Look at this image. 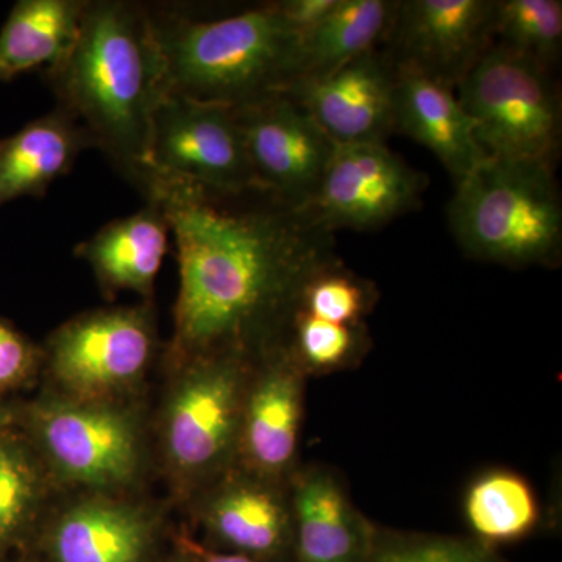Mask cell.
I'll list each match as a JSON object with an SVG mask.
<instances>
[{
	"label": "cell",
	"instance_id": "6da1fadb",
	"mask_svg": "<svg viewBox=\"0 0 562 562\" xmlns=\"http://www.w3.org/2000/svg\"><path fill=\"white\" fill-rule=\"evenodd\" d=\"M165 211L180 290L166 362L213 351L257 355L279 341L303 284L338 260L333 233L260 188L225 192L150 179Z\"/></svg>",
	"mask_w": 562,
	"mask_h": 562
},
{
	"label": "cell",
	"instance_id": "7a4b0ae2",
	"mask_svg": "<svg viewBox=\"0 0 562 562\" xmlns=\"http://www.w3.org/2000/svg\"><path fill=\"white\" fill-rule=\"evenodd\" d=\"M44 77L91 149L139 190L149 176L155 110L169 92L147 3L87 0L76 43Z\"/></svg>",
	"mask_w": 562,
	"mask_h": 562
},
{
	"label": "cell",
	"instance_id": "3957f363",
	"mask_svg": "<svg viewBox=\"0 0 562 562\" xmlns=\"http://www.w3.org/2000/svg\"><path fill=\"white\" fill-rule=\"evenodd\" d=\"M169 92L241 109L301 76L302 36L277 2L203 16L181 3H147Z\"/></svg>",
	"mask_w": 562,
	"mask_h": 562
},
{
	"label": "cell",
	"instance_id": "277c9868",
	"mask_svg": "<svg viewBox=\"0 0 562 562\" xmlns=\"http://www.w3.org/2000/svg\"><path fill=\"white\" fill-rule=\"evenodd\" d=\"M447 220L472 260L554 268L562 258V201L553 166L487 157L458 180Z\"/></svg>",
	"mask_w": 562,
	"mask_h": 562
},
{
	"label": "cell",
	"instance_id": "5b68a950",
	"mask_svg": "<svg viewBox=\"0 0 562 562\" xmlns=\"http://www.w3.org/2000/svg\"><path fill=\"white\" fill-rule=\"evenodd\" d=\"M251 364L243 351H213L171 362L158 413L162 471L190 503L238 461L244 395Z\"/></svg>",
	"mask_w": 562,
	"mask_h": 562
},
{
	"label": "cell",
	"instance_id": "8992f818",
	"mask_svg": "<svg viewBox=\"0 0 562 562\" xmlns=\"http://www.w3.org/2000/svg\"><path fill=\"white\" fill-rule=\"evenodd\" d=\"M18 428L63 490L128 494L146 473V428L132 402L74 401L44 390L20 401Z\"/></svg>",
	"mask_w": 562,
	"mask_h": 562
},
{
	"label": "cell",
	"instance_id": "52a82bcc",
	"mask_svg": "<svg viewBox=\"0 0 562 562\" xmlns=\"http://www.w3.org/2000/svg\"><path fill=\"white\" fill-rule=\"evenodd\" d=\"M151 302L94 310L66 321L43 346L46 390L83 402H132L157 358Z\"/></svg>",
	"mask_w": 562,
	"mask_h": 562
},
{
	"label": "cell",
	"instance_id": "ba28073f",
	"mask_svg": "<svg viewBox=\"0 0 562 562\" xmlns=\"http://www.w3.org/2000/svg\"><path fill=\"white\" fill-rule=\"evenodd\" d=\"M457 95L490 157L553 166L561 147V95L550 70L492 44Z\"/></svg>",
	"mask_w": 562,
	"mask_h": 562
},
{
	"label": "cell",
	"instance_id": "9c48e42d",
	"mask_svg": "<svg viewBox=\"0 0 562 562\" xmlns=\"http://www.w3.org/2000/svg\"><path fill=\"white\" fill-rule=\"evenodd\" d=\"M150 179L225 192L258 188L235 109L168 92L151 121Z\"/></svg>",
	"mask_w": 562,
	"mask_h": 562
},
{
	"label": "cell",
	"instance_id": "30bf717a",
	"mask_svg": "<svg viewBox=\"0 0 562 562\" xmlns=\"http://www.w3.org/2000/svg\"><path fill=\"white\" fill-rule=\"evenodd\" d=\"M428 177L384 144L336 146L312 201L301 210L316 227L373 231L419 209Z\"/></svg>",
	"mask_w": 562,
	"mask_h": 562
},
{
	"label": "cell",
	"instance_id": "8fae6325",
	"mask_svg": "<svg viewBox=\"0 0 562 562\" xmlns=\"http://www.w3.org/2000/svg\"><path fill=\"white\" fill-rule=\"evenodd\" d=\"M162 549L165 525L150 506L128 494H80L47 513L29 553L43 562H162Z\"/></svg>",
	"mask_w": 562,
	"mask_h": 562
},
{
	"label": "cell",
	"instance_id": "7c38bea8",
	"mask_svg": "<svg viewBox=\"0 0 562 562\" xmlns=\"http://www.w3.org/2000/svg\"><path fill=\"white\" fill-rule=\"evenodd\" d=\"M235 111L255 183L301 210L312 201L338 144L284 91Z\"/></svg>",
	"mask_w": 562,
	"mask_h": 562
},
{
	"label": "cell",
	"instance_id": "4fadbf2b",
	"mask_svg": "<svg viewBox=\"0 0 562 562\" xmlns=\"http://www.w3.org/2000/svg\"><path fill=\"white\" fill-rule=\"evenodd\" d=\"M308 376L279 346L251 357L236 465L288 484L301 468V432Z\"/></svg>",
	"mask_w": 562,
	"mask_h": 562
},
{
	"label": "cell",
	"instance_id": "5bb4252c",
	"mask_svg": "<svg viewBox=\"0 0 562 562\" xmlns=\"http://www.w3.org/2000/svg\"><path fill=\"white\" fill-rule=\"evenodd\" d=\"M495 0L397 2L390 40L391 61L419 70L457 91L494 40Z\"/></svg>",
	"mask_w": 562,
	"mask_h": 562
},
{
	"label": "cell",
	"instance_id": "9a60e30c",
	"mask_svg": "<svg viewBox=\"0 0 562 562\" xmlns=\"http://www.w3.org/2000/svg\"><path fill=\"white\" fill-rule=\"evenodd\" d=\"M190 503L211 549L260 562H292L288 484L235 465Z\"/></svg>",
	"mask_w": 562,
	"mask_h": 562
},
{
	"label": "cell",
	"instance_id": "2e32d148",
	"mask_svg": "<svg viewBox=\"0 0 562 562\" xmlns=\"http://www.w3.org/2000/svg\"><path fill=\"white\" fill-rule=\"evenodd\" d=\"M338 146L384 144L395 132V68L372 50L339 68L301 77L284 90Z\"/></svg>",
	"mask_w": 562,
	"mask_h": 562
},
{
	"label": "cell",
	"instance_id": "e0dca14e",
	"mask_svg": "<svg viewBox=\"0 0 562 562\" xmlns=\"http://www.w3.org/2000/svg\"><path fill=\"white\" fill-rule=\"evenodd\" d=\"M290 497L292 562H371L376 524L351 501L338 472L302 464Z\"/></svg>",
	"mask_w": 562,
	"mask_h": 562
},
{
	"label": "cell",
	"instance_id": "ac0fdd59",
	"mask_svg": "<svg viewBox=\"0 0 562 562\" xmlns=\"http://www.w3.org/2000/svg\"><path fill=\"white\" fill-rule=\"evenodd\" d=\"M394 68L395 131L427 147L457 183L490 157L476 139L475 124L452 88L408 66Z\"/></svg>",
	"mask_w": 562,
	"mask_h": 562
},
{
	"label": "cell",
	"instance_id": "d6986e66",
	"mask_svg": "<svg viewBox=\"0 0 562 562\" xmlns=\"http://www.w3.org/2000/svg\"><path fill=\"white\" fill-rule=\"evenodd\" d=\"M171 235L161 206L146 202L144 209L109 222L90 239L77 244L76 257L90 265L106 297L131 291L151 302Z\"/></svg>",
	"mask_w": 562,
	"mask_h": 562
},
{
	"label": "cell",
	"instance_id": "ffe728a7",
	"mask_svg": "<svg viewBox=\"0 0 562 562\" xmlns=\"http://www.w3.org/2000/svg\"><path fill=\"white\" fill-rule=\"evenodd\" d=\"M87 149V133L58 106L0 139V209L18 199L44 198Z\"/></svg>",
	"mask_w": 562,
	"mask_h": 562
},
{
	"label": "cell",
	"instance_id": "44dd1931",
	"mask_svg": "<svg viewBox=\"0 0 562 562\" xmlns=\"http://www.w3.org/2000/svg\"><path fill=\"white\" fill-rule=\"evenodd\" d=\"M57 490L18 427L0 431V562L29 552Z\"/></svg>",
	"mask_w": 562,
	"mask_h": 562
},
{
	"label": "cell",
	"instance_id": "7402d4cb",
	"mask_svg": "<svg viewBox=\"0 0 562 562\" xmlns=\"http://www.w3.org/2000/svg\"><path fill=\"white\" fill-rule=\"evenodd\" d=\"M87 0H20L0 31V69L11 77L50 68L79 36Z\"/></svg>",
	"mask_w": 562,
	"mask_h": 562
},
{
	"label": "cell",
	"instance_id": "603a6c76",
	"mask_svg": "<svg viewBox=\"0 0 562 562\" xmlns=\"http://www.w3.org/2000/svg\"><path fill=\"white\" fill-rule=\"evenodd\" d=\"M462 509L473 539L492 549L527 538L541 524L538 495L509 469H491L472 480Z\"/></svg>",
	"mask_w": 562,
	"mask_h": 562
},
{
	"label": "cell",
	"instance_id": "cb8c5ba5",
	"mask_svg": "<svg viewBox=\"0 0 562 562\" xmlns=\"http://www.w3.org/2000/svg\"><path fill=\"white\" fill-rule=\"evenodd\" d=\"M395 10L397 2L390 0H338L327 20L303 38L299 79L328 72L375 50L391 31Z\"/></svg>",
	"mask_w": 562,
	"mask_h": 562
},
{
	"label": "cell",
	"instance_id": "d4e9b609",
	"mask_svg": "<svg viewBox=\"0 0 562 562\" xmlns=\"http://www.w3.org/2000/svg\"><path fill=\"white\" fill-rule=\"evenodd\" d=\"M276 344L310 379L357 368L371 349V335L366 324H338L294 310Z\"/></svg>",
	"mask_w": 562,
	"mask_h": 562
},
{
	"label": "cell",
	"instance_id": "484cf974",
	"mask_svg": "<svg viewBox=\"0 0 562 562\" xmlns=\"http://www.w3.org/2000/svg\"><path fill=\"white\" fill-rule=\"evenodd\" d=\"M494 36L508 47L549 69L562 47L560 0H495Z\"/></svg>",
	"mask_w": 562,
	"mask_h": 562
},
{
	"label": "cell",
	"instance_id": "4316f807",
	"mask_svg": "<svg viewBox=\"0 0 562 562\" xmlns=\"http://www.w3.org/2000/svg\"><path fill=\"white\" fill-rule=\"evenodd\" d=\"M376 301L375 284L336 260L313 273L303 284L294 310L338 324H364Z\"/></svg>",
	"mask_w": 562,
	"mask_h": 562
},
{
	"label": "cell",
	"instance_id": "83f0119b",
	"mask_svg": "<svg viewBox=\"0 0 562 562\" xmlns=\"http://www.w3.org/2000/svg\"><path fill=\"white\" fill-rule=\"evenodd\" d=\"M371 562H508L473 538L392 530L375 525Z\"/></svg>",
	"mask_w": 562,
	"mask_h": 562
},
{
	"label": "cell",
	"instance_id": "f1b7e54d",
	"mask_svg": "<svg viewBox=\"0 0 562 562\" xmlns=\"http://www.w3.org/2000/svg\"><path fill=\"white\" fill-rule=\"evenodd\" d=\"M43 371V346L0 316V401L29 390Z\"/></svg>",
	"mask_w": 562,
	"mask_h": 562
},
{
	"label": "cell",
	"instance_id": "f546056e",
	"mask_svg": "<svg viewBox=\"0 0 562 562\" xmlns=\"http://www.w3.org/2000/svg\"><path fill=\"white\" fill-rule=\"evenodd\" d=\"M336 3L338 0H280L277 7L288 24L305 38L327 20Z\"/></svg>",
	"mask_w": 562,
	"mask_h": 562
},
{
	"label": "cell",
	"instance_id": "4dcf8cb0",
	"mask_svg": "<svg viewBox=\"0 0 562 562\" xmlns=\"http://www.w3.org/2000/svg\"><path fill=\"white\" fill-rule=\"evenodd\" d=\"M184 543L194 558V562H260L251 560L249 557L244 554L224 552V550L211 549L205 543L195 541L190 535H183Z\"/></svg>",
	"mask_w": 562,
	"mask_h": 562
},
{
	"label": "cell",
	"instance_id": "1f68e13d",
	"mask_svg": "<svg viewBox=\"0 0 562 562\" xmlns=\"http://www.w3.org/2000/svg\"><path fill=\"white\" fill-rule=\"evenodd\" d=\"M20 417V401H0V431L18 427Z\"/></svg>",
	"mask_w": 562,
	"mask_h": 562
},
{
	"label": "cell",
	"instance_id": "d6a6232c",
	"mask_svg": "<svg viewBox=\"0 0 562 562\" xmlns=\"http://www.w3.org/2000/svg\"><path fill=\"white\" fill-rule=\"evenodd\" d=\"M162 562H194V558L184 543L183 535L173 538L171 550L166 554L165 561Z\"/></svg>",
	"mask_w": 562,
	"mask_h": 562
},
{
	"label": "cell",
	"instance_id": "836d02e7",
	"mask_svg": "<svg viewBox=\"0 0 562 562\" xmlns=\"http://www.w3.org/2000/svg\"><path fill=\"white\" fill-rule=\"evenodd\" d=\"M5 562H43L38 557H35L33 553H21L18 557L11 558V560Z\"/></svg>",
	"mask_w": 562,
	"mask_h": 562
},
{
	"label": "cell",
	"instance_id": "e575fe53",
	"mask_svg": "<svg viewBox=\"0 0 562 562\" xmlns=\"http://www.w3.org/2000/svg\"><path fill=\"white\" fill-rule=\"evenodd\" d=\"M11 79H13V77H11L9 72H5V70L0 69V83H2V81H9Z\"/></svg>",
	"mask_w": 562,
	"mask_h": 562
}]
</instances>
